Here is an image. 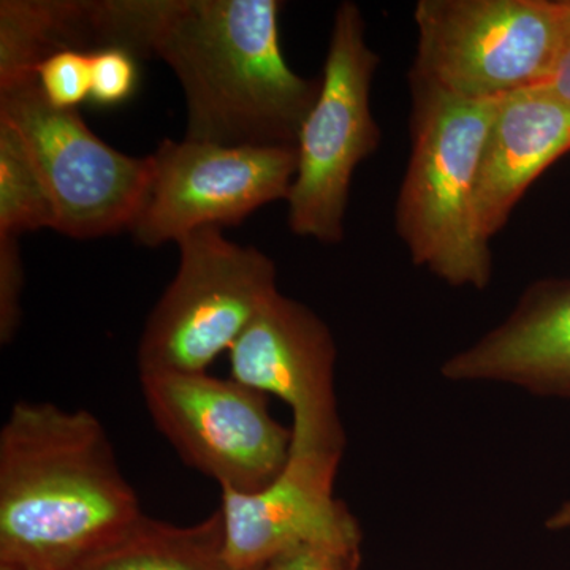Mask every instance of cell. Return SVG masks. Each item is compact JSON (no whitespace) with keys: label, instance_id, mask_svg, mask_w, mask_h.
Masks as SVG:
<instances>
[{"label":"cell","instance_id":"16","mask_svg":"<svg viewBox=\"0 0 570 570\" xmlns=\"http://www.w3.org/2000/svg\"><path fill=\"white\" fill-rule=\"evenodd\" d=\"M55 227L50 194L17 130L0 119V236Z\"/></svg>","mask_w":570,"mask_h":570},{"label":"cell","instance_id":"6","mask_svg":"<svg viewBox=\"0 0 570 570\" xmlns=\"http://www.w3.org/2000/svg\"><path fill=\"white\" fill-rule=\"evenodd\" d=\"M178 272L146 321L141 373H206L276 294V265L220 228L183 236Z\"/></svg>","mask_w":570,"mask_h":570},{"label":"cell","instance_id":"5","mask_svg":"<svg viewBox=\"0 0 570 570\" xmlns=\"http://www.w3.org/2000/svg\"><path fill=\"white\" fill-rule=\"evenodd\" d=\"M379 56L354 2L336 9L321 78V92L298 141L296 174L288 193V227L296 236L336 245L344 236L352 178L381 142L371 86Z\"/></svg>","mask_w":570,"mask_h":570},{"label":"cell","instance_id":"18","mask_svg":"<svg viewBox=\"0 0 570 570\" xmlns=\"http://www.w3.org/2000/svg\"><path fill=\"white\" fill-rule=\"evenodd\" d=\"M138 85L137 59L121 48L91 52V97L99 107H118L134 96Z\"/></svg>","mask_w":570,"mask_h":570},{"label":"cell","instance_id":"19","mask_svg":"<svg viewBox=\"0 0 570 570\" xmlns=\"http://www.w3.org/2000/svg\"><path fill=\"white\" fill-rule=\"evenodd\" d=\"M17 236H0V341L9 344L21 324L24 287L20 243Z\"/></svg>","mask_w":570,"mask_h":570},{"label":"cell","instance_id":"2","mask_svg":"<svg viewBox=\"0 0 570 570\" xmlns=\"http://www.w3.org/2000/svg\"><path fill=\"white\" fill-rule=\"evenodd\" d=\"M145 519L96 415L11 407L0 430V566L73 570Z\"/></svg>","mask_w":570,"mask_h":570},{"label":"cell","instance_id":"14","mask_svg":"<svg viewBox=\"0 0 570 570\" xmlns=\"http://www.w3.org/2000/svg\"><path fill=\"white\" fill-rule=\"evenodd\" d=\"M66 50H97L94 2H0V92L37 80L40 63Z\"/></svg>","mask_w":570,"mask_h":570},{"label":"cell","instance_id":"8","mask_svg":"<svg viewBox=\"0 0 570 570\" xmlns=\"http://www.w3.org/2000/svg\"><path fill=\"white\" fill-rule=\"evenodd\" d=\"M140 381L157 430L220 490H264L287 466L292 428L272 417L264 393L208 373H141Z\"/></svg>","mask_w":570,"mask_h":570},{"label":"cell","instance_id":"20","mask_svg":"<svg viewBox=\"0 0 570 570\" xmlns=\"http://www.w3.org/2000/svg\"><path fill=\"white\" fill-rule=\"evenodd\" d=\"M261 570H360V546H305L285 551Z\"/></svg>","mask_w":570,"mask_h":570},{"label":"cell","instance_id":"17","mask_svg":"<svg viewBox=\"0 0 570 570\" xmlns=\"http://www.w3.org/2000/svg\"><path fill=\"white\" fill-rule=\"evenodd\" d=\"M37 85L45 99L61 110H77L91 97V52H56L37 69Z\"/></svg>","mask_w":570,"mask_h":570},{"label":"cell","instance_id":"23","mask_svg":"<svg viewBox=\"0 0 570 570\" xmlns=\"http://www.w3.org/2000/svg\"><path fill=\"white\" fill-rule=\"evenodd\" d=\"M0 570H17V569L6 568V566H0Z\"/></svg>","mask_w":570,"mask_h":570},{"label":"cell","instance_id":"1","mask_svg":"<svg viewBox=\"0 0 570 570\" xmlns=\"http://www.w3.org/2000/svg\"><path fill=\"white\" fill-rule=\"evenodd\" d=\"M281 9L279 0H97V50L121 48L175 71L186 140L296 148L321 80L285 61Z\"/></svg>","mask_w":570,"mask_h":570},{"label":"cell","instance_id":"9","mask_svg":"<svg viewBox=\"0 0 570 570\" xmlns=\"http://www.w3.org/2000/svg\"><path fill=\"white\" fill-rule=\"evenodd\" d=\"M153 179L130 228L135 242L157 247L200 228L242 224L262 206L287 200L296 174L295 146H220L164 140Z\"/></svg>","mask_w":570,"mask_h":570},{"label":"cell","instance_id":"7","mask_svg":"<svg viewBox=\"0 0 570 570\" xmlns=\"http://www.w3.org/2000/svg\"><path fill=\"white\" fill-rule=\"evenodd\" d=\"M0 119L20 135L47 186L52 230L78 239L130 232L151 184V156L111 148L78 110L52 107L37 80L0 92Z\"/></svg>","mask_w":570,"mask_h":570},{"label":"cell","instance_id":"22","mask_svg":"<svg viewBox=\"0 0 570 570\" xmlns=\"http://www.w3.org/2000/svg\"><path fill=\"white\" fill-rule=\"evenodd\" d=\"M547 528L551 531L570 530V501L564 502L553 515H550Z\"/></svg>","mask_w":570,"mask_h":570},{"label":"cell","instance_id":"21","mask_svg":"<svg viewBox=\"0 0 570 570\" xmlns=\"http://www.w3.org/2000/svg\"><path fill=\"white\" fill-rule=\"evenodd\" d=\"M562 10H564V21H562L560 52L546 86L570 104V0H562Z\"/></svg>","mask_w":570,"mask_h":570},{"label":"cell","instance_id":"12","mask_svg":"<svg viewBox=\"0 0 570 570\" xmlns=\"http://www.w3.org/2000/svg\"><path fill=\"white\" fill-rule=\"evenodd\" d=\"M442 376L570 401V277L527 287L501 324L450 356Z\"/></svg>","mask_w":570,"mask_h":570},{"label":"cell","instance_id":"4","mask_svg":"<svg viewBox=\"0 0 570 570\" xmlns=\"http://www.w3.org/2000/svg\"><path fill=\"white\" fill-rule=\"evenodd\" d=\"M411 82L464 100H498L549 81L562 0H420Z\"/></svg>","mask_w":570,"mask_h":570},{"label":"cell","instance_id":"15","mask_svg":"<svg viewBox=\"0 0 570 570\" xmlns=\"http://www.w3.org/2000/svg\"><path fill=\"white\" fill-rule=\"evenodd\" d=\"M73 570L238 569L225 557L223 517L216 510L208 519L190 527L146 517L126 538Z\"/></svg>","mask_w":570,"mask_h":570},{"label":"cell","instance_id":"11","mask_svg":"<svg viewBox=\"0 0 570 570\" xmlns=\"http://www.w3.org/2000/svg\"><path fill=\"white\" fill-rule=\"evenodd\" d=\"M340 459L291 452L279 478L264 490H220L224 550L238 570H258L305 546H360L351 510L335 498Z\"/></svg>","mask_w":570,"mask_h":570},{"label":"cell","instance_id":"10","mask_svg":"<svg viewBox=\"0 0 570 570\" xmlns=\"http://www.w3.org/2000/svg\"><path fill=\"white\" fill-rule=\"evenodd\" d=\"M228 358L232 379L291 407V452L341 460L346 436L337 412L335 340L314 311L277 291Z\"/></svg>","mask_w":570,"mask_h":570},{"label":"cell","instance_id":"3","mask_svg":"<svg viewBox=\"0 0 570 570\" xmlns=\"http://www.w3.org/2000/svg\"><path fill=\"white\" fill-rule=\"evenodd\" d=\"M411 156L395 209L411 261L452 287L482 291L491 242L475 214L480 159L498 100H464L411 82Z\"/></svg>","mask_w":570,"mask_h":570},{"label":"cell","instance_id":"13","mask_svg":"<svg viewBox=\"0 0 570 570\" xmlns=\"http://www.w3.org/2000/svg\"><path fill=\"white\" fill-rule=\"evenodd\" d=\"M570 151V104L549 86L499 99L480 159L475 214L489 242L532 183Z\"/></svg>","mask_w":570,"mask_h":570}]
</instances>
